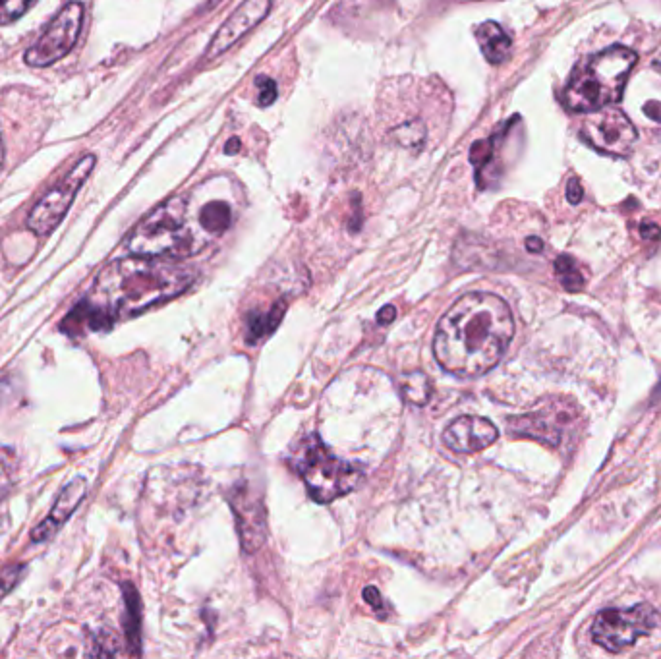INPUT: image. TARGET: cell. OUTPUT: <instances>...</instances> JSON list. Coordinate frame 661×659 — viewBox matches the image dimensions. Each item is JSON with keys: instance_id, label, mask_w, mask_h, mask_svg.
<instances>
[{"instance_id": "6", "label": "cell", "mask_w": 661, "mask_h": 659, "mask_svg": "<svg viewBox=\"0 0 661 659\" xmlns=\"http://www.w3.org/2000/svg\"><path fill=\"white\" fill-rule=\"evenodd\" d=\"M658 625L660 615L648 603L625 609H605L592 625V638L607 652H619L633 646L638 638L648 636Z\"/></svg>"}, {"instance_id": "18", "label": "cell", "mask_w": 661, "mask_h": 659, "mask_svg": "<svg viewBox=\"0 0 661 659\" xmlns=\"http://www.w3.org/2000/svg\"><path fill=\"white\" fill-rule=\"evenodd\" d=\"M555 271H557L561 285L567 290H578L584 285V277H582L575 259L569 258V256H561L555 261Z\"/></svg>"}, {"instance_id": "3", "label": "cell", "mask_w": 661, "mask_h": 659, "mask_svg": "<svg viewBox=\"0 0 661 659\" xmlns=\"http://www.w3.org/2000/svg\"><path fill=\"white\" fill-rule=\"evenodd\" d=\"M636 53L627 47H611L584 60L569 78L563 103L573 113H596L621 101Z\"/></svg>"}, {"instance_id": "31", "label": "cell", "mask_w": 661, "mask_h": 659, "mask_svg": "<svg viewBox=\"0 0 661 659\" xmlns=\"http://www.w3.org/2000/svg\"><path fill=\"white\" fill-rule=\"evenodd\" d=\"M213 4H217V0H211V6H213Z\"/></svg>"}, {"instance_id": "24", "label": "cell", "mask_w": 661, "mask_h": 659, "mask_svg": "<svg viewBox=\"0 0 661 659\" xmlns=\"http://www.w3.org/2000/svg\"><path fill=\"white\" fill-rule=\"evenodd\" d=\"M567 200L571 201V203H578V201L582 200V188H580L578 178H571V180H569Z\"/></svg>"}, {"instance_id": "20", "label": "cell", "mask_w": 661, "mask_h": 659, "mask_svg": "<svg viewBox=\"0 0 661 659\" xmlns=\"http://www.w3.org/2000/svg\"><path fill=\"white\" fill-rule=\"evenodd\" d=\"M128 596H126V605H128V617L132 619L130 629L126 631L128 634V642L130 646H140V609H138V596L132 588H126Z\"/></svg>"}, {"instance_id": "4", "label": "cell", "mask_w": 661, "mask_h": 659, "mask_svg": "<svg viewBox=\"0 0 661 659\" xmlns=\"http://www.w3.org/2000/svg\"><path fill=\"white\" fill-rule=\"evenodd\" d=\"M205 244L207 240L196 232L188 219L184 198H173L159 205L128 238V250L144 258H190Z\"/></svg>"}, {"instance_id": "9", "label": "cell", "mask_w": 661, "mask_h": 659, "mask_svg": "<svg viewBox=\"0 0 661 659\" xmlns=\"http://www.w3.org/2000/svg\"><path fill=\"white\" fill-rule=\"evenodd\" d=\"M580 136L598 151L613 157H629L638 138L633 122L615 107L590 113L582 122Z\"/></svg>"}, {"instance_id": "16", "label": "cell", "mask_w": 661, "mask_h": 659, "mask_svg": "<svg viewBox=\"0 0 661 659\" xmlns=\"http://www.w3.org/2000/svg\"><path fill=\"white\" fill-rule=\"evenodd\" d=\"M232 223V211L225 201H211L200 211V225L207 234H223Z\"/></svg>"}, {"instance_id": "29", "label": "cell", "mask_w": 661, "mask_h": 659, "mask_svg": "<svg viewBox=\"0 0 661 659\" xmlns=\"http://www.w3.org/2000/svg\"><path fill=\"white\" fill-rule=\"evenodd\" d=\"M2 165H4V144H2V136H0V171H2Z\"/></svg>"}, {"instance_id": "26", "label": "cell", "mask_w": 661, "mask_h": 659, "mask_svg": "<svg viewBox=\"0 0 661 659\" xmlns=\"http://www.w3.org/2000/svg\"><path fill=\"white\" fill-rule=\"evenodd\" d=\"M364 598H366V602L372 603L374 605L375 609L377 607H381V596H379V592L375 590V588H366V592H364Z\"/></svg>"}, {"instance_id": "21", "label": "cell", "mask_w": 661, "mask_h": 659, "mask_svg": "<svg viewBox=\"0 0 661 659\" xmlns=\"http://www.w3.org/2000/svg\"><path fill=\"white\" fill-rule=\"evenodd\" d=\"M35 0H0V26L24 16Z\"/></svg>"}, {"instance_id": "28", "label": "cell", "mask_w": 661, "mask_h": 659, "mask_svg": "<svg viewBox=\"0 0 661 659\" xmlns=\"http://www.w3.org/2000/svg\"><path fill=\"white\" fill-rule=\"evenodd\" d=\"M236 147H240V142H238L236 138H232V140H230L229 147H227V153H234V149H236Z\"/></svg>"}, {"instance_id": "15", "label": "cell", "mask_w": 661, "mask_h": 659, "mask_svg": "<svg viewBox=\"0 0 661 659\" xmlns=\"http://www.w3.org/2000/svg\"><path fill=\"white\" fill-rule=\"evenodd\" d=\"M476 39L489 64H503L511 57V37L495 22H484L476 29Z\"/></svg>"}, {"instance_id": "30", "label": "cell", "mask_w": 661, "mask_h": 659, "mask_svg": "<svg viewBox=\"0 0 661 659\" xmlns=\"http://www.w3.org/2000/svg\"><path fill=\"white\" fill-rule=\"evenodd\" d=\"M656 68H658V70L661 72V58L658 60V62H656Z\"/></svg>"}, {"instance_id": "23", "label": "cell", "mask_w": 661, "mask_h": 659, "mask_svg": "<svg viewBox=\"0 0 661 659\" xmlns=\"http://www.w3.org/2000/svg\"><path fill=\"white\" fill-rule=\"evenodd\" d=\"M256 87H258V105L259 107H269L275 103L277 99V84L267 78V76H259L256 80Z\"/></svg>"}, {"instance_id": "1", "label": "cell", "mask_w": 661, "mask_h": 659, "mask_svg": "<svg viewBox=\"0 0 661 659\" xmlns=\"http://www.w3.org/2000/svg\"><path fill=\"white\" fill-rule=\"evenodd\" d=\"M515 335L507 302L491 292H470L441 317L433 354L445 372L478 377L493 370Z\"/></svg>"}, {"instance_id": "10", "label": "cell", "mask_w": 661, "mask_h": 659, "mask_svg": "<svg viewBox=\"0 0 661 659\" xmlns=\"http://www.w3.org/2000/svg\"><path fill=\"white\" fill-rule=\"evenodd\" d=\"M230 507L236 516V528L242 540L246 553L258 551L265 544L267 522H265V507L256 491L246 486H236L232 489Z\"/></svg>"}, {"instance_id": "2", "label": "cell", "mask_w": 661, "mask_h": 659, "mask_svg": "<svg viewBox=\"0 0 661 659\" xmlns=\"http://www.w3.org/2000/svg\"><path fill=\"white\" fill-rule=\"evenodd\" d=\"M194 277L188 269L161 258L118 259L107 265L89 292L87 306L109 327L115 319L142 314L182 294Z\"/></svg>"}, {"instance_id": "13", "label": "cell", "mask_w": 661, "mask_h": 659, "mask_svg": "<svg viewBox=\"0 0 661 659\" xmlns=\"http://www.w3.org/2000/svg\"><path fill=\"white\" fill-rule=\"evenodd\" d=\"M86 493L87 482L84 478H76L68 486H64L49 516L33 530L31 540L35 544H41V542L51 540L57 534L58 530L66 524V520L72 516V513L80 507V503L84 501Z\"/></svg>"}, {"instance_id": "25", "label": "cell", "mask_w": 661, "mask_h": 659, "mask_svg": "<svg viewBox=\"0 0 661 659\" xmlns=\"http://www.w3.org/2000/svg\"><path fill=\"white\" fill-rule=\"evenodd\" d=\"M395 316H397V310H395L393 306H385V308L377 314V321H379L381 325H389V323L395 319Z\"/></svg>"}, {"instance_id": "5", "label": "cell", "mask_w": 661, "mask_h": 659, "mask_svg": "<svg viewBox=\"0 0 661 659\" xmlns=\"http://www.w3.org/2000/svg\"><path fill=\"white\" fill-rule=\"evenodd\" d=\"M294 462L317 503H331L343 497L364 478L360 466L335 457L317 435H310L300 443Z\"/></svg>"}, {"instance_id": "14", "label": "cell", "mask_w": 661, "mask_h": 659, "mask_svg": "<svg viewBox=\"0 0 661 659\" xmlns=\"http://www.w3.org/2000/svg\"><path fill=\"white\" fill-rule=\"evenodd\" d=\"M511 431L517 435L534 437L546 445H559L561 441V428L557 422V416H547L544 412H530L526 416H520L511 420Z\"/></svg>"}, {"instance_id": "11", "label": "cell", "mask_w": 661, "mask_h": 659, "mask_svg": "<svg viewBox=\"0 0 661 659\" xmlns=\"http://www.w3.org/2000/svg\"><path fill=\"white\" fill-rule=\"evenodd\" d=\"M269 10H271V0H244L230 14L229 20L217 29L211 43L207 45L205 58L215 60L223 53H227L238 39H242L248 31H252L263 22V18L269 14Z\"/></svg>"}, {"instance_id": "7", "label": "cell", "mask_w": 661, "mask_h": 659, "mask_svg": "<svg viewBox=\"0 0 661 659\" xmlns=\"http://www.w3.org/2000/svg\"><path fill=\"white\" fill-rule=\"evenodd\" d=\"M95 167V157L86 155L68 176L55 186L29 213L28 227L39 236H47L57 229L58 223L68 213L80 186L86 182L89 172Z\"/></svg>"}, {"instance_id": "8", "label": "cell", "mask_w": 661, "mask_h": 659, "mask_svg": "<svg viewBox=\"0 0 661 659\" xmlns=\"http://www.w3.org/2000/svg\"><path fill=\"white\" fill-rule=\"evenodd\" d=\"M84 22V6L80 2L66 4L57 18L37 39V43L26 53L29 66H51L60 58L66 57L78 41Z\"/></svg>"}, {"instance_id": "27", "label": "cell", "mask_w": 661, "mask_h": 659, "mask_svg": "<svg viewBox=\"0 0 661 659\" xmlns=\"http://www.w3.org/2000/svg\"><path fill=\"white\" fill-rule=\"evenodd\" d=\"M526 246H528L530 252H542V248H544V244H542L540 238H528Z\"/></svg>"}, {"instance_id": "19", "label": "cell", "mask_w": 661, "mask_h": 659, "mask_svg": "<svg viewBox=\"0 0 661 659\" xmlns=\"http://www.w3.org/2000/svg\"><path fill=\"white\" fill-rule=\"evenodd\" d=\"M16 455L10 449L0 447V499L10 491L16 480Z\"/></svg>"}, {"instance_id": "22", "label": "cell", "mask_w": 661, "mask_h": 659, "mask_svg": "<svg viewBox=\"0 0 661 659\" xmlns=\"http://www.w3.org/2000/svg\"><path fill=\"white\" fill-rule=\"evenodd\" d=\"M24 574V565H8L0 571V600L12 592Z\"/></svg>"}, {"instance_id": "17", "label": "cell", "mask_w": 661, "mask_h": 659, "mask_svg": "<svg viewBox=\"0 0 661 659\" xmlns=\"http://www.w3.org/2000/svg\"><path fill=\"white\" fill-rule=\"evenodd\" d=\"M403 397L410 404L422 406L432 397V381L426 373L414 372L403 379Z\"/></svg>"}, {"instance_id": "12", "label": "cell", "mask_w": 661, "mask_h": 659, "mask_svg": "<svg viewBox=\"0 0 661 659\" xmlns=\"http://www.w3.org/2000/svg\"><path fill=\"white\" fill-rule=\"evenodd\" d=\"M499 437L497 428L482 416H460L443 433L445 445L462 455L478 453L493 445Z\"/></svg>"}]
</instances>
